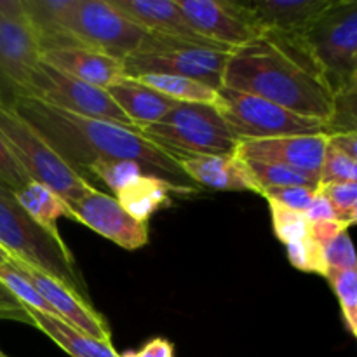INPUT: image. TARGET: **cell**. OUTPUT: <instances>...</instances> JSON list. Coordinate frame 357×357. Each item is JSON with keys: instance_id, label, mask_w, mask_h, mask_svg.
I'll return each mask as SVG.
<instances>
[{"instance_id": "ac0fdd59", "label": "cell", "mask_w": 357, "mask_h": 357, "mask_svg": "<svg viewBox=\"0 0 357 357\" xmlns=\"http://www.w3.org/2000/svg\"><path fill=\"white\" fill-rule=\"evenodd\" d=\"M40 59L52 68L65 72L91 86L108 89L126 79L124 59L91 47H63L44 52Z\"/></svg>"}, {"instance_id": "30bf717a", "label": "cell", "mask_w": 357, "mask_h": 357, "mask_svg": "<svg viewBox=\"0 0 357 357\" xmlns=\"http://www.w3.org/2000/svg\"><path fill=\"white\" fill-rule=\"evenodd\" d=\"M70 31L82 47L126 59L142 45L146 31L115 10L108 0H77L70 16Z\"/></svg>"}, {"instance_id": "ab89813d", "label": "cell", "mask_w": 357, "mask_h": 357, "mask_svg": "<svg viewBox=\"0 0 357 357\" xmlns=\"http://www.w3.org/2000/svg\"><path fill=\"white\" fill-rule=\"evenodd\" d=\"M305 218L309 223L333 222V220H337V215H335L330 201H328V199L324 197V195L321 194L317 188H316V192H314V197H312V202H310L309 209L305 211Z\"/></svg>"}, {"instance_id": "9c48e42d", "label": "cell", "mask_w": 357, "mask_h": 357, "mask_svg": "<svg viewBox=\"0 0 357 357\" xmlns=\"http://www.w3.org/2000/svg\"><path fill=\"white\" fill-rule=\"evenodd\" d=\"M13 96L37 98L51 107L80 115V117L100 119V121L114 122L122 128L138 131L135 122L112 100L107 89L91 86L68 73L59 72L42 59L31 73L30 84L24 94H13Z\"/></svg>"}, {"instance_id": "83f0119b", "label": "cell", "mask_w": 357, "mask_h": 357, "mask_svg": "<svg viewBox=\"0 0 357 357\" xmlns=\"http://www.w3.org/2000/svg\"><path fill=\"white\" fill-rule=\"evenodd\" d=\"M87 171L94 174L98 180L103 181L114 194H119L122 188L135 183L143 174H150L142 164L126 159H101L91 164Z\"/></svg>"}, {"instance_id": "e0dca14e", "label": "cell", "mask_w": 357, "mask_h": 357, "mask_svg": "<svg viewBox=\"0 0 357 357\" xmlns=\"http://www.w3.org/2000/svg\"><path fill=\"white\" fill-rule=\"evenodd\" d=\"M183 173L194 183L213 190L253 192L261 195V187L237 153L229 155H187L176 157Z\"/></svg>"}, {"instance_id": "b9f144b4", "label": "cell", "mask_w": 357, "mask_h": 357, "mask_svg": "<svg viewBox=\"0 0 357 357\" xmlns=\"http://www.w3.org/2000/svg\"><path fill=\"white\" fill-rule=\"evenodd\" d=\"M135 354L136 357H174V345L166 338H153Z\"/></svg>"}, {"instance_id": "7bdbcfd3", "label": "cell", "mask_w": 357, "mask_h": 357, "mask_svg": "<svg viewBox=\"0 0 357 357\" xmlns=\"http://www.w3.org/2000/svg\"><path fill=\"white\" fill-rule=\"evenodd\" d=\"M7 260H9V257H7V253H6V251H3L2 248H0V265H2V264H6Z\"/></svg>"}, {"instance_id": "d6a6232c", "label": "cell", "mask_w": 357, "mask_h": 357, "mask_svg": "<svg viewBox=\"0 0 357 357\" xmlns=\"http://www.w3.org/2000/svg\"><path fill=\"white\" fill-rule=\"evenodd\" d=\"M349 181H357V160L328 143L321 164L319 183H349Z\"/></svg>"}, {"instance_id": "5bb4252c", "label": "cell", "mask_w": 357, "mask_h": 357, "mask_svg": "<svg viewBox=\"0 0 357 357\" xmlns=\"http://www.w3.org/2000/svg\"><path fill=\"white\" fill-rule=\"evenodd\" d=\"M328 146V135L279 136L265 139H244L236 153L244 160L279 162L319 176L321 164Z\"/></svg>"}, {"instance_id": "277c9868", "label": "cell", "mask_w": 357, "mask_h": 357, "mask_svg": "<svg viewBox=\"0 0 357 357\" xmlns=\"http://www.w3.org/2000/svg\"><path fill=\"white\" fill-rule=\"evenodd\" d=\"M0 139L17 166L31 181L45 185L66 204L79 201L93 190L86 178L73 171L45 139L17 114L10 100L0 94Z\"/></svg>"}, {"instance_id": "ba28073f", "label": "cell", "mask_w": 357, "mask_h": 357, "mask_svg": "<svg viewBox=\"0 0 357 357\" xmlns=\"http://www.w3.org/2000/svg\"><path fill=\"white\" fill-rule=\"evenodd\" d=\"M218 108L239 142L298 135H328V122L303 117L255 94L220 87Z\"/></svg>"}, {"instance_id": "6da1fadb", "label": "cell", "mask_w": 357, "mask_h": 357, "mask_svg": "<svg viewBox=\"0 0 357 357\" xmlns=\"http://www.w3.org/2000/svg\"><path fill=\"white\" fill-rule=\"evenodd\" d=\"M10 103L77 173L87 169L96 160L126 159L142 164L150 174L166 180L180 194L195 190L192 187L194 181L183 173L176 157L143 138L136 129L100 119L80 117L37 98L13 96Z\"/></svg>"}, {"instance_id": "d6986e66", "label": "cell", "mask_w": 357, "mask_h": 357, "mask_svg": "<svg viewBox=\"0 0 357 357\" xmlns=\"http://www.w3.org/2000/svg\"><path fill=\"white\" fill-rule=\"evenodd\" d=\"M115 10L138 24L146 33L166 35V37L188 38V40L216 44L195 33L192 24L173 0H108ZM223 47V45H222ZM229 49V47H225ZM232 51V49H230Z\"/></svg>"}, {"instance_id": "4dcf8cb0", "label": "cell", "mask_w": 357, "mask_h": 357, "mask_svg": "<svg viewBox=\"0 0 357 357\" xmlns=\"http://www.w3.org/2000/svg\"><path fill=\"white\" fill-rule=\"evenodd\" d=\"M268 206H271L272 227H274L275 237L284 246L305 239L309 236V222L303 213L293 211L274 201H268Z\"/></svg>"}, {"instance_id": "f6af8a7d", "label": "cell", "mask_w": 357, "mask_h": 357, "mask_svg": "<svg viewBox=\"0 0 357 357\" xmlns=\"http://www.w3.org/2000/svg\"><path fill=\"white\" fill-rule=\"evenodd\" d=\"M0 357H7V356H6V354H3V352H2V351H0Z\"/></svg>"}, {"instance_id": "7a4b0ae2", "label": "cell", "mask_w": 357, "mask_h": 357, "mask_svg": "<svg viewBox=\"0 0 357 357\" xmlns=\"http://www.w3.org/2000/svg\"><path fill=\"white\" fill-rule=\"evenodd\" d=\"M223 87L255 94L303 117L330 122L335 93L302 37H264L234 49Z\"/></svg>"}, {"instance_id": "44dd1931", "label": "cell", "mask_w": 357, "mask_h": 357, "mask_svg": "<svg viewBox=\"0 0 357 357\" xmlns=\"http://www.w3.org/2000/svg\"><path fill=\"white\" fill-rule=\"evenodd\" d=\"M107 91L138 129L162 121L178 105V101L136 82L131 77H126Z\"/></svg>"}, {"instance_id": "8992f818", "label": "cell", "mask_w": 357, "mask_h": 357, "mask_svg": "<svg viewBox=\"0 0 357 357\" xmlns=\"http://www.w3.org/2000/svg\"><path fill=\"white\" fill-rule=\"evenodd\" d=\"M138 131L174 157L229 155L239 145L218 105L178 103L162 121Z\"/></svg>"}, {"instance_id": "d4e9b609", "label": "cell", "mask_w": 357, "mask_h": 357, "mask_svg": "<svg viewBox=\"0 0 357 357\" xmlns=\"http://www.w3.org/2000/svg\"><path fill=\"white\" fill-rule=\"evenodd\" d=\"M131 79L178 103L218 105V91L199 80L178 75H160V73H146V75L131 77Z\"/></svg>"}, {"instance_id": "f1b7e54d", "label": "cell", "mask_w": 357, "mask_h": 357, "mask_svg": "<svg viewBox=\"0 0 357 357\" xmlns=\"http://www.w3.org/2000/svg\"><path fill=\"white\" fill-rule=\"evenodd\" d=\"M342 307L345 326L352 337H357V272L330 268L326 274Z\"/></svg>"}, {"instance_id": "74e56055", "label": "cell", "mask_w": 357, "mask_h": 357, "mask_svg": "<svg viewBox=\"0 0 357 357\" xmlns=\"http://www.w3.org/2000/svg\"><path fill=\"white\" fill-rule=\"evenodd\" d=\"M0 317L30 324V317H28L26 309L21 305L20 300H17L2 282H0Z\"/></svg>"}, {"instance_id": "4fadbf2b", "label": "cell", "mask_w": 357, "mask_h": 357, "mask_svg": "<svg viewBox=\"0 0 357 357\" xmlns=\"http://www.w3.org/2000/svg\"><path fill=\"white\" fill-rule=\"evenodd\" d=\"M75 222L84 223L100 236L128 251L149 244V227L129 216L117 199L93 188L79 201L68 204Z\"/></svg>"}, {"instance_id": "e575fe53", "label": "cell", "mask_w": 357, "mask_h": 357, "mask_svg": "<svg viewBox=\"0 0 357 357\" xmlns=\"http://www.w3.org/2000/svg\"><path fill=\"white\" fill-rule=\"evenodd\" d=\"M324 258L330 268L337 271H356L357 260L352 246L349 229L342 230L326 248H324Z\"/></svg>"}, {"instance_id": "3957f363", "label": "cell", "mask_w": 357, "mask_h": 357, "mask_svg": "<svg viewBox=\"0 0 357 357\" xmlns=\"http://www.w3.org/2000/svg\"><path fill=\"white\" fill-rule=\"evenodd\" d=\"M0 248L13 260L35 267L89 302L77 264L59 234L42 229L16 201L9 187L0 183Z\"/></svg>"}, {"instance_id": "ee69618b", "label": "cell", "mask_w": 357, "mask_h": 357, "mask_svg": "<svg viewBox=\"0 0 357 357\" xmlns=\"http://www.w3.org/2000/svg\"><path fill=\"white\" fill-rule=\"evenodd\" d=\"M119 357H136V354H135V352H126V354H122Z\"/></svg>"}, {"instance_id": "1f68e13d", "label": "cell", "mask_w": 357, "mask_h": 357, "mask_svg": "<svg viewBox=\"0 0 357 357\" xmlns=\"http://www.w3.org/2000/svg\"><path fill=\"white\" fill-rule=\"evenodd\" d=\"M286 251H288L289 264L296 271L312 272V274H319L326 278L330 267H328L326 258H324V250L309 236L305 239L288 244Z\"/></svg>"}, {"instance_id": "52a82bcc", "label": "cell", "mask_w": 357, "mask_h": 357, "mask_svg": "<svg viewBox=\"0 0 357 357\" xmlns=\"http://www.w3.org/2000/svg\"><path fill=\"white\" fill-rule=\"evenodd\" d=\"M337 96L357 84V2L333 0L302 37Z\"/></svg>"}, {"instance_id": "ffe728a7", "label": "cell", "mask_w": 357, "mask_h": 357, "mask_svg": "<svg viewBox=\"0 0 357 357\" xmlns=\"http://www.w3.org/2000/svg\"><path fill=\"white\" fill-rule=\"evenodd\" d=\"M75 2L77 0H23L24 13L40 47V56L52 49L80 45L70 31V16Z\"/></svg>"}, {"instance_id": "8d00e7d4", "label": "cell", "mask_w": 357, "mask_h": 357, "mask_svg": "<svg viewBox=\"0 0 357 357\" xmlns=\"http://www.w3.org/2000/svg\"><path fill=\"white\" fill-rule=\"evenodd\" d=\"M30 181L31 180L26 176V173L17 166L16 160L10 157L6 145L0 139V183L9 187L13 192H17Z\"/></svg>"}, {"instance_id": "cb8c5ba5", "label": "cell", "mask_w": 357, "mask_h": 357, "mask_svg": "<svg viewBox=\"0 0 357 357\" xmlns=\"http://www.w3.org/2000/svg\"><path fill=\"white\" fill-rule=\"evenodd\" d=\"M14 195L21 208L30 215V218L35 220L47 232L59 234L56 222L61 216L73 220L68 204L56 192L38 181H30L21 190L14 192Z\"/></svg>"}, {"instance_id": "7c38bea8", "label": "cell", "mask_w": 357, "mask_h": 357, "mask_svg": "<svg viewBox=\"0 0 357 357\" xmlns=\"http://www.w3.org/2000/svg\"><path fill=\"white\" fill-rule=\"evenodd\" d=\"M38 63L40 47L23 0H0V75L13 94H24Z\"/></svg>"}, {"instance_id": "f35d334b", "label": "cell", "mask_w": 357, "mask_h": 357, "mask_svg": "<svg viewBox=\"0 0 357 357\" xmlns=\"http://www.w3.org/2000/svg\"><path fill=\"white\" fill-rule=\"evenodd\" d=\"M345 229H349V227L337 222V220H333V222H314L309 223V237L324 250Z\"/></svg>"}, {"instance_id": "4316f807", "label": "cell", "mask_w": 357, "mask_h": 357, "mask_svg": "<svg viewBox=\"0 0 357 357\" xmlns=\"http://www.w3.org/2000/svg\"><path fill=\"white\" fill-rule=\"evenodd\" d=\"M0 282L20 300L21 305H23L24 309L37 310V312L49 314V316L56 317L54 310H52L51 307H49V303L42 298V295L37 291V288L31 284L28 275L21 271V267L13 260V258H9L6 264L0 265Z\"/></svg>"}, {"instance_id": "d590c367", "label": "cell", "mask_w": 357, "mask_h": 357, "mask_svg": "<svg viewBox=\"0 0 357 357\" xmlns=\"http://www.w3.org/2000/svg\"><path fill=\"white\" fill-rule=\"evenodd\" d=\"M314 192L316 188H305V187H275V188H265L261 192L267 201H274L278 204L284 206V208L293 209L305 215L309 209L310 202H312Z\"/></svg>"}, {"instance_id": "2e32d148", "label": "cell", "mask_w": 357, "mask_h": 357, "mask_svg": "<svg viewBox=\"0 0 357 357\" xmlns=\"http://www.w3.org/2000/svg\"><path fill=\"white\" fill-rule=\"evenodd\" d=\"M333 0H243L265 33L303 37Z\"/></svg>"}, {"instance_id": "836d02e7", "label": "cell", "mask_w": 357, "mask_h": 357, "mask_svg": "<svg viewBox=\"0 0 357 357\" xmlns=\"http://www.w3.org/2000/svg\"><path fill=\"white\" fill-rule=\"evenodd\" d=\"M356 87L342 91L335 96L333 114H331L330 122H328L330 135L356 132Z\"/></svg>"}, {"instance_id": "7402d4cb", "label": "cell", "mask_w": 357, "mask_h": 357, "mask_svg": "<svg viewBox=\"0 0 357 357\" xmlns=\"http://www.w3.org/2000/svg\"><path fill=\"white\" fill-rule=\"evenodd\" d=\"M26 314L30 317V324L47 335L54 344H58L72 357H119L112 342L96 340L49 314L31 309H26Z\"/></svg>"}, {"instance_id": "9a60e30c", "label": "cell", "mask_w": 357, "mask_h": 357, "mask_svg": "<svg viewBox=\"0 0 357 357\" xmlns=\"http://www.w3.org/2000/svg\"><path fill=\"white\" fill-rule=\"evenodd\" d=\"M16 261V260H14ZM21 267V271L28 275L31 284L37 288L42 298L49 303L52 310H54L56 317L66 323L68 326L75 328V330L82 331V333L89 335V337L96 338L101 342H110V328H108L107 321L103 316L96 312L91 307V302L84 300L72 289L66 288L59 281L52 279L51 275L44 274V272L37 271L35 267L26 264L16 261Z\"/></svg>"}, {"instance_id": "8fae6325", "label": "cell", "mask_w": 357, "mask_h": 357, "mask_svg": "<svg viewBox=\"0 0 357 357\" xmlns=\"http://www.w3.org/2000/svg\"><path fill=\"white\" fill-rule=\"evenodd\" d=\"M201 37L229 49L264 37L243 0H174Z\"/></svg>"}, {"instance_id": "f546056e", "label": "cell", "mask_w": 357, "mask_h": 357, "mask_svg": "<svg viewBox=\"0 0 357 357\" xmlns=\"http://www.w3.org/2000/svg\"><path fill=\"white\" fill-rule=\"evenodd\" d=\"M317 190L330 201L337 220L352 227L357 220V181L349 183H319Z\"/></svg>"}, {"instance_id": "60d3db41", "label": "cell", "mask_w": 357, "mask_h": 357, "mask_svg": "<svg viewBox=\"0 0 357 357\" xmlns=\"http://www.w3.org/2000/svg\"><path fill=\"white\" fill-rule=\"evenodd\" d=\"M328 143L345 155L357 160V131L356 132H337L328 136Z\"/></svg>"}, {"instance_id": "5b68a950", "label": "cell", "mask_w": 357, "mask_h": 357, "mask_svg": "<svg viewBox=\"0 0 357 357\" xmlns=\"http://www.w3.org/2000/svg\"><path fill=\"white\" fill-rule=\"evenodd\" d=\"M230 52L222 45L146 33L138 51L124 59V70L126 77L146 73L187 77L218 91Z\"/></svg>"}, {"instance_id": "603a6c76", "label": "cell", "mask_w": 357, "mask_h": 357, "mask_svg": "<svg viewBox=\"0 0 357 357\" xmlns=\"http://www.w3.org/2000/svg\"><path fill=\"white\" fill-rule=\"evenodd\" d=\"M171 192H176V188L166 180L143 174L135 183L115 194V199L129 216L146 223L157 209L171 204Z\"/></svg>"}, {"instance_id": "484cf974", "label": "cell", "mask_w": 357, "mask_h": 357, "mask_svg": "<svg viewBox=\"0 0 357 357\" xmlns=\"http://www.w3.org/2000/svg\"><path fill=\"white\" fill-rule=\"evenodd\" d=\"M248 167L257 178L261 190L275 187H305L317 188L319 176L307 174L303 171L289 167L279 162H260V160H246Z\"/></svg>"}]
</instances>
